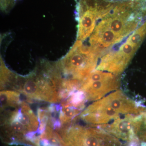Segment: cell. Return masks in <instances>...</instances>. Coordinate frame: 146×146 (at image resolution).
Returning <instances> with one entry per match:
<instances>
[{
    "label": "cell",
    "mask_w": 146,
    "mask_h": 146,
    "mask_svg": "<svg viewBox=\"0 0 146 146\" xmlns=\"http://www.w3.org/2000/svg\"><path fill=\"white\" fill-rule=\"evenodd\" d=\"M146 110L142 104L118 89L84 108L79 118L89 125L98 127L125 115H138Z\"/></svg>",
    "instance_id": "7a4b0ae2"
},
{
    "label": "cell",
    "mask_w": 146,
    "mask_h": 146,
    "mask_svg": "<svg viewBox=\"0 0 146 146\" xmlns=\"http://www.w3.org/2000/svg\"><path fill=\"white\" fill-rule=\"evenodd\" d=\"M64 146H124L122 142L100 128L72 123L62 127Z\"/></svg>",
    "instance_id": "277c9868"
},
{
    "label": "cell",
    "mask_w": 146,
    "mask_h": 146,
    "mask_svg": "<svg viewBox=\"0 0 146 146\" xmlns=\"http://www.w3.org/2000/svg\"><path fill=\"white\" fill-rule=\"evenodd\" d=\"M129 114L118 118L100 128L126 144L125 146H141L139 137L143 122L144 113Z\"/></svg>",
    "instance_id": "8992f818"
},
{
    "label": "cell",
    "mask_w": 146,
    "mask_h": 146,
    "mask_svg": "<svg viewBox=\"0 0 146 146\" xmlns=\"http://www.w3.org/2000/svg\"><path fill=\"white\" fill-rule=\"evenodd\" d=\"M62 77L55 64L44 61L40 67L25 77L16 75L11 89L31 100L50 103L62 100Z\"/></svg>",
    "instance_id": "6da1fadb"
},
{
    "label": "cell",
    "mask_w": 146,
    "mask_h": 146,
    "mask_svg": "<svg viewBox=\"0 0 146 146\" xmlns=\"http://www.w3.org/2000/svg\"><path fill=\"white\" fill-rule=\"evenodd\" d=\"M21 93L13 90H2L0 93L1 110L18 105L22 100Z\"/></svg>",
    "instance_id": "52a82bcc"
},
{
    "label": "cell",
    "mask_w": 146,
    "mask_h": 146,
    "mask_svg": "<svg viewBox=\"0 0 146 146\" xmlns=\"http://www.w3.org/2000/svg\"><path fill=\"white\" fill-rule=\"evenodd\" d=\"M120 86L118 75L97 70L82 82L77 91L83 94L86 102H95L118 90Z\"/></svg>",
    "instance_id": "5b68a950"
},
{
    "label": "cell",
    "mask_w": 146,
    "mask_h": 146,
    "mask_svg": "<svg viewBox=\"0 0 146 146\" xmlns=\"http://www.w3.org/2000/svg\"><path fill=\"white\" fill-rule=\"evenodd\" d=\"M99 56L90 46L77 40L69 52L56 63L63 80L80 83L97 67Z\"/></svg>",
    "instance_id": "3957f363"
},
{
    "label": "cell",
    "mask_w": 146,
    "mask_h": 146,
    "mask_svg": "<svg viewBox=\"0 0 146 146\" xmlns=\"http://www.w3.org/2000/svg\"><path fill=\"white\" fill-rule=\"evenodd\" d=\"M15 1V0H2V8L3 9H7L11 6Z\"/></svg>",
    "instance_id": "ba28073f"
}]
</instances>
